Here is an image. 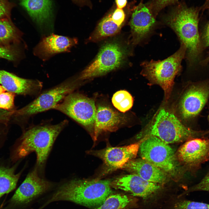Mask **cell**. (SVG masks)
I'll return each mask as SVG.
<instances>
[{
	"instance_id": "1",
	"label": "cell",
	"mask_w": 209,
	"mask_h": 209,
	"mask_svg": "<svg viewBox=\"0 0 209 209\" xmlns=\"http://www.w3.org/2000/svg\"><path fill=\"white\" fill-rule=\"evenodd\" d=\"M68 123L64 120L55 125L41 124L28 128L10 147L9 159L15 163L34 152L36 167L41 170L56 139Z\"/></svg>"
},
{
	"instance_id": "2",
	"label": "cell",
	"mask_w": 209,
	"mask_h": 209,
	"mask_svg": "<svg viewBox=\"0 0 209 209\" xmlns=\"http://www.w3.org/2000/svg\"><path fill=\"white\" fill-rule=\"evenodd\" d=\"M108 180L73 179L61 185L46 203L68 201L85 206L101 205L111 192Z\"/></svg>"
},
{
	"instance_id": "3",
	"label": "cell",
	"mask_w": 209,
	"mask_h": 209,
	"mask_svg": "<svg viewBox=\"0 0 209 209\" xmlns=\"http://www.w3.org/2000/svg\"><path fill=\"white\" fill-rule=\"evenodd\" d=\"M165 23L175 33L186 47L185 57L189 66L199 58L202 44L198 31L197 9L185 6H178L164 19Z\"/></svg>"
},
{
	"instance_id": "4",
	"label": "cell",
	"mask_w": 209,
	"mask_h": 209,
	"mask_svg": "<svg viewBox=\"0 0 209 209\" xmlns=\"http://www.w3.org/2000/svg\"><path fill=\"white\" fill-rule=\"evenodd\" d=\"M209 130H196L184 125L174 114L164 109H160L151 122L137 136L138 139L154 136L169 144L205 137Z\"/></svg>"
},
{
	"instance_id": "5",
	"label": "cell",
	"mask_w": 209,
	"mask_h": 209,
	"mask_svg": "<svg viewBox=\"0 0 209 209\" xmlns=\"http://www.w3.org/2000/svg\"><path fill=\"white\" fill-rule=\"evenodd\" d=\"M186 49L185 46L181 43L179 49L167 58L162 60L145 61L141 64L142 74L151 83L161 87L166 100L169 98L175 77L182 69L181 63L185 57Z\"/></svg>"
},
{
	"instance_id": "6",
	"label": "cell",
	"mask_w": 209,
	"mask_h": 209,
	"mask_svg": "<svg viewBox=\"0 0 209 209\" xmlns=\"http://www.w3.org/2000/svg\"><path fill=\"white\" fill-rule=\"evenodd\" d=\"M81 124L93 138L96 111L93 100L78 93H71L53 108Z\"/></svg>"
},
{
	"instance_id": "7",
	"label": "cell",
	"mask_w": 209,
	"mask_h": 209,
	"mask_svg": "<svg viewBox=\"0 0 209 209\" xmlns=\"http://www.w3.org/2000/svg\"><path fill=\"white\" fill-rule=\"evenodd\" d=\"M78 79H69L44 92L25 107L15 110L13 116L22 120L51 109L61 102L78 86Z\"/></svg>"
},
{
	"instance_id": "8",
	"label": "cell",
	"mask_w": 209,
	"mask_h": 209,
	"mask_svg": "<svg viewBox=\"0 0 209 209\" xmlns=\"http://www.w3.org/2000/svg\"><path fill=\"white\" fill-rule=\"evenodd\" d=\"M127 51L118 43L111 42L104 44L95 60L81 73L79 80L104 75L118 68L122 64Z\"/></svg>"
},
{
	"instance_id": "9",
	"label": "cell",
	"mask_w": 209,
	"mask_h": 209,
	"mask_svg": "<svg viewBox=\"0 0 209 209\" xmlns=\"http://www.w3.org/2000/svg\"><path fill=\"white\" fill-rule=\"evenodd\" d=\"M142 138L139 150L141 158L166 173H174L176 164L174 151L168 144L154 136Z\"/></svg>"
},
{
	"instance_id": "10",
	"label": "cell",
	"mask_w": 209,
	"mask_h": 209,
	"mask_svg": "<svg viewBox=\"0 0 209 209\" xmlns=\"http://www.w3.org/2000/svg\"><path fill=\"white\" fill-rule=\"evenodd\" d=\"M209 99V78L191 82L186 87L180 102L182 119L196 121Z\"/></svg>"
},
{
	"instance_id": "11",
	"label": "cell",
	"mask_w": 209,
	"mask_h": 209,
	"mask_svg": "<svg viewBox=\"0 0 209 209\" xmlns=\"http://www.w3.org/2000/svg\"><path fill=\"white\" fill-rule=\"evenodd\" d=\"M143 140L128 145L119 147H108L89 153L100 158L103 163L102 175L109 174L122 169L129 161L134 159L137 155L141 143Z\"/></svg>"
},
{
	"instance_id": "12",
	"label": "cell",
	"mask_w": 209,
	"mask_h": 209,
	"mask_svg": "<svg viewBox=\"0 0 209 209\" xmlns=\"http://www.w3.org/2000/svg\"><path fill=\"white\" fill-rule=\"evenodd\" d=\"M111 186L146 200L156 199L162 188L161 184L149 181L134 174L116 178L111 182Z\"/></svg>"
},
{
	"instance_id": "13",
	"label": "cell",
	"mask_w": 209,
	"mask_h": 209,
	"mask_svg": "<svg viewBox=\"0 0 209 209\" xmlns=\"http://www.w3.org/2000/svg\"><path fill=\"white\" fill-rule=\"evenodd\" d=\"M177 155L185 165L198 170L209 160V138H196L186 141L179 148Z\"/></svg>"
},
{
	"instance_id": "14",
	"label": "cell",
	"mask_w": 209,
	"mask_h": 209,
	"mask_svg": "<svg viewBox=\"0 0 209 209\" xmlns=\"http://www.w3.org/2000/svg\"><path fill=\"white\" fill-rule=\"evenodd\" d=\"M38 171L36 167L27 174L12 197V201L18 204L28 203L52 187L53 184L40 176Z\"/></svg>"
},
{
	"instance_id": "15",
	"label": "cell",
	"mask_w": 209,
	"mask_h": 209,
	"mask_svg": "<svg viewBox=\"0 0 209 209\" xmlns=\"http://www.w3.org/2000/svg\"><path fill=\"white\" fill-rule=\"evenodd\" d=\"M155 17L148 8L141 3L136 8L129 23L133 44L140 43L151 33L155 24Z\"/></svg>"
},
{
	"instance_id": "16",
	"label": "cell",
	"mask_w": 209,
	"mask_h": 209,
	"mask_svg": "<svg viewBox=\"0 0 209 209\" xmlns=\"http://www.w3.org/2000/svg\"><path fill=\"white\" fill-rule=\"evenodd\" d=\"M127 120L125 115L110 107L105 105H98L96 107L93 139L97 140L102 132L116 131L125 124Z\"/></svg>"
},
{
	"instance_id": "17",
	"label": "cell",
	"mask_w": 209,
	"mask_h": 209,
	"mask_svg": "<svg viewBox=\"0 0 209 209\" xmlns=\"http://www.w3.org/2000/svg\"><path fill=\"white\" fill-rule=\"evenodd\" d=\"M0 85L7 91L23 95H34L40 92L42 82L26 79L4 70H0Z\"/></svg>"
},
{
	"instance_id": "18",
	"label": "cell",
	"mask_w": 209,
	"mask_h": 209,
	"mask_svg": "<svg viewBox=\"0 0 209 209\" xmlns=\"http://www.w3.org/2000/svg\"><path fill=\"white\" fill-rule=\"evenodd\" d=\"M77 42L75 38L53 34L42 40L35 47L34 53L46 60L56 53L68 51Z\"/></svg>"
},
{
	"instance_id": "19",
	"label": "cell",
	"mask_w": 209,
	"mask_h": 209,
	"mask_svg": "<svg viewBox=\"0 0 209 209\" xmlns=\"http://www.w3.org/2000/svg\"><path fill=\"white\" fill-rule=\"evenodd\" d=\"M20 5L40 26L51 27L53 17L52 0H19Z\"/></svg>"
},
{
	"instance_id": "20",
	"label": "cell",
	"mask_w": 209,
	"mask_h": 209,
	"mask_svg": "<svg viewBox=\"0 0 209 209\" xmlns=\"http://www.w3.org/2000/svg\"><path fill=\"white\" fill-rule=\"evenodd\" d=\"M122 169L138 175L149 182L161 184L167 180L166 173L142 158L129 161Z\"/></svg>"
},
{
	"instance_id": "21",
	"label": "cell",
	"mask_w": 209,
	"mask_h": 209,
	"mask_svg": "<svg viewBox=\"0 0 209 209\" xmlns=\"http://www.w3.org/2000/svg\"><path fill=\"white\" fill-rule=\"evenodd\" d=\"M19 161L13 163L9 158H0V198L15 188L22 171L16 172Z\"/></svg>"
},
{
	"instance_id": "22",
	"label": "cell",
	"mask_w": 209,
	"mask_h": 209,
	"mask_svg": "<svg viewBox=\"0 0 209 209\" xmlns=\"http://www.w3.org/2000/svg\"><path fill=\"white\" fill-rule=\"evenodd\" d=\"M20 33L10 18L0 19V46L10 48L19 42Z\"/></svg>"
},
{
	"instance_id": "23",
	"label": "cell",
	"mask_w": 209,
	"mask_h": 209,
	"mask_svg": "<svg viewBox=\"0 0 209 209\" xmlns=\"http://www.w3.org/2000/svg\"><path fill=\"white\" fill-rule=\"evenodd\" d=\"M111 13L103 18L99 22L95 32L91 37L93 41H98L117 33L121 25L112 19Z\"/></svg>"
},
{
	"instance_id": "24",
	"label": "cell",
	"mask_w": 209,
	"mask_h": 209,
	"mask_svg": "<svg viewBox=\"0 0 209 209\" xmlns=\"http://www.w3.org/2000/svg\"><path fill=\"white\" fill-rule=\"evenodd\" d=\"M134 202V199L129 196L117 194L109 195L95 209H124Z\"/></svg>"
},
{
	"instance_id": "25",
	"label": "cell",
	"mask_w": 209,
	"mask_h": 209,
	"mask_svg": "<svg viewBox=\"0 0 209 209\" xmlns=\"http://www.w3.org/2000/svg\"><path fill=\"white\" fill-rule=\"evenodd\" d=\"M112 102L114 106L120 111L124 113L133 106V98L131 94L125 90H120L113 95Z\"/></svg>"
},
{
	"instance_id": "26",
	"label": "cell",
	"mask_w": 209,
	"mask_h": 209,
	"mask_svg": "<svg viewBox=\"0 0 209 209\" xmlns=\"http://www.w3.org/2000/svg\"><path fill=\"white\" fill-rule=\"evenodd\" d=\"M171 209H209V204L187 200L175 202Z\"/></svg>"
},
{
	"instance_id": "27",
	"label": "cell",
	"mask_w": 209,
	"mask_h": 209,
	"mask_svg": "<svg viewBox=\"0 0 209 209\" xmlns=\"http://www.w3.org/2000/svg\"><path fill=\"white\" fill-rule=\"evenodd\" d=\"M15 94L7 91L0 93V109L8 111H14Z\"/></svg>"
},
{
	"instance_id": "28",
	"label": "cell",
	"mask_w": 209,
	"mask_h": 209,
	"mask_svg": "<svg viewBox=\"0 0 209 209\" xmlns=\"http://www.w3.org/2000/svg\"><path fill=\"white\" fill-rule=\"evenodd\" d=\"M178 0H153L148 8L156 17L158 12L166 6L176 2Z\"/></svg>"
},
{
	"instance_id": "29",
	"label": "cell",
	"mask_w": 209,
	"mask_h": 209,
	"mask_svg": "<svg viewBox=\"0 0 209 209\" xmlns=\"http://www.w3.org/2000/svg\"><path fill=\"white\" fill-rule=\"evenodd\" d=\"M19 54L20 51L16 46L7 48L0 46V58L14 61L18 58Z\"/></svg>"
},
{
	"instance_id": "30",
	"label": "cell",
	"mask_w": 209,
	"mask_h": 209,
	"mask_svg": "<svg viewBox=\"0 0 209 209\" xmlns=\"http://www.w3.org/2000/svg\"><path fill=\"white\" fill-rule=\"evenodd\" d=\"M16 6L9 0H0V19L10 18L12 10Z\"/></svg>"
},
{
	"instance_id": "31",
	"label": "cell",
	"mask_w": 209,
	"mask_h": 209,
	"mask_svg": "<svg viewBox=\"0 0 209 209\" xmlns=\"http://www.w3.org/2000/svg\"><path fill=\"white\" fill-rule=\"evenodd\" d=\"M201 191L209 192V171L199 183L191 187L186 193Z\"/></svg>"
},
{
	"instance_id": "32",
	"label": "cell",
	"mask_w": 209,
	"mask_h": 209,
	"mask_svg": "<svg viewBox=\"0 0 209 209\" xmlns=\"http://www.w3.org/2000/svg\"><path fill=\"white\" fill-rule=\"evenodd\" d=\"M111 17L117 23L122 25L125 20V15L122 9L117 8L112 13Z\"/></svg>"
},
{
	"instance_id": "33",
	"label": "cell",
	"mask_w": 209,
	"mask_h": 209,
	"mask_svg": "<svg viewBox=\"0 0 209 209\" xmlns=\"http://www.w3.org/2000/svg\"><path fill=\"white\" fill-rule=\"evenodd\" d=\"M14 111H8L0 109V124H6L12 117Z\"/></svg>"
},
{
	"instance_id": "34",
	"label": "cell",
	"mask_w": 209,
	"mask_h": 209,
	"mask_svg": "<svg viewBox=\"0 0 209 209\" xmlns=\"http://www.w3.org/2000/svg\"><path fill=\"white\" fill-rule=\"evenodd\" d=\"M201 43L204 47L209 46V21L206 25L201 37Z\"/></svg>"
},
{
	"instance_id": "35",
	"label": "cell",
	"mask_w": 209,
	"mask_h": 209,
	"mask_svg": "<svg viewBox=\"0 0 209 209\" xmlns=\"http://www.w3.org/2000/svg\"><path fill=\"white\" fill-rule=\"evenodd\" d=\"M7 130L5 127H0V150L4 145L7 137Z\"/></svg>"
},
{
	"instance_id": "36",
	"label": "cell",
	"mask_w": 209,
	"mask_h": 209,
	"mask_svg": "<svg viewBox=\"0 0 209 209\" xmlns=\"http://www.w3.org/2000/svg\"><path fill=\"white\" fill-rule=\"evenodd\" d=\"M117 8L122 9L126 5L127 0H116Z\"/></svg>"
},
{
	"instance_id": "37",
	"label": "cell",
	"mask_w": 209,
	"mask_h": 209,
	"mask_svg": "<svg viewBox=\"0 0 209 209\" xmlns=\"http://www.w3.org/2000/svg\"><path fill=\"white\" fill-rule=\"evenodd\" d=\"M209 63V53L208 56L203 60L201 61L200 64L202 66L206 65Z\"/></svg>"
},
{
	"instance_id": "38",
	"label": "cell",
	"mask_w": 209,
	"mask_h": 209,
	"mask_svg": "<svg viewBox=\"0 0 209 209\" xmlns=\"http://www.w3.org/2000/svg\"><path fill=\"white\" fill-rule=\"evenodd\" d=\"M74 3L78 4H81L84 3L86 0H72Z\"/></svg>"
},
{
	"instance_id": "39",
	"label": "cell",
	"mask_w": 209,
	"mask_h": 209,
	"mask_svg": "<svg viewBox=\"0 0 209 209\" xmlns=\"http://www.w3.org/2000/svg\"><path fill=\"white\" fill-rule=\"evenodd\" d=\"M6 90L0 85V93L4 92Z\"/></svg>"
},
{
	"instance_id": "40",
	"label": "cell",
	"mask_w": 209,
	"mask_h": 209,
	"mask_svg": "<svg viewBox=\"0 0 209 209\" xmlns=\"http://www.w3.org/2000/svg\"><path fill=\"white\" fill-rule=\"evenodd\" d=\"M207 119H208V124H209V113L208 115V116Z\"/></svg>"
}]
</instances>
